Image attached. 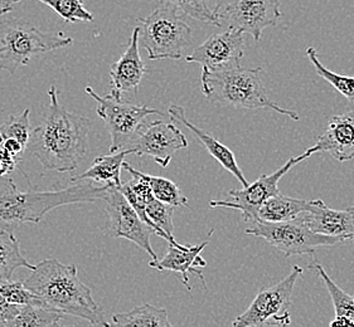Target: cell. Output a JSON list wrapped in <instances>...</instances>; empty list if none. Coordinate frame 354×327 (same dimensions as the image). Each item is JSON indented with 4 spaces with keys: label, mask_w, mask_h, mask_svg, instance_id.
I'll return each mask as SVG.
<instances>
[{
    "label": "cell",
    "mask_w": 354,
    "mask_h": 327,
    "mask_svg": "<svg viewBox=\"0 0 354 327\" xmlns=\"http://www.w3.org/2000/svg\"><path fill=\"white\" fill-rule=\"evenodd\" d=\"M48 96L47 112L32 128L24 157H35L46 170L73 172L87 152L91 121L67 111L59 103L55 86H50Z\"/></svg>",
    "instance_id": "obj_1"
},
{
    "label": "cell",
    "mask_w": 354,
    "mask_h": 327,
    "mask_svg": "<svg viewBox=\"0 0 354 327\" xmlns=\"http://www.w3.org/2000/svg\"><path fill=\"white\" fill-rule=\"evenodd\" d=\"M23 285L57 311L82 319L93 326H110L90 287L78 277L75 264L66 266L55 258L43 259L30 270Z\"/></svg>",
    "instance_id": "obj_2"
},
{
    "label": "cell",
    "mask_w": 354,
    "mask_h": 327,
    "mask_svg": "<svg viewBox=\"0 0 354 327\" xmlns=\"http://www.w3.org/2000/svg\"><path fill=\"white\" fill-rule=\"evenodd\" d=\"M107 185L100 186L93 180L78 181L61 190H38L30 186L21 192L13 179L0 177V229L15 230L24 223L38 224L53 209L104 199Z\"/></svg>",
    "instance_id": "obj_3"
},
{
    "label": "cell",
    "mask_w": 354,
    "mask_h": 327,
    "mask_svg": "<svg viewBox=\"0 0 354 327\" xmlns=\"http://www.w3.org/2000/svg\"><path fill=\"white\" fill-rule=\"evenodd\" d=\"M262 73L261 67L243 68L242 66L216 72L202 70V92L214 103L248 110H274L298 121V112L283 108L270 99L262 83Z\"/></svg>",
    "instance_id": "obj_4"
},
{
    "label": "cell",
    "mask_w": 354,
    "mask_h": 327,
    "mask_svg": "<svg viewBox=\"0 0 354 327\" xmlns=\"http://www.w3.org/2000/svg\"><path fill=\"white\" fill-rule=\"evenodd\" d=\"M73 38L59 33H46L29 21L7 18L0 21V70L15 75L37 54L71 47Z\"/></svg>",
    "instance_id": "obj_5"
},
{
    "label": "cell",
    "mask_w": 354,
    "mask_h": 327,
    "mask_svg": "<svg viewBox=\"0 0 354 327\" xmlns=\"http://www.w3.org/2000/svg\"><path fill=\"white\" fill-rule=\"evenodd\" d=\"M142 46L151 61L180 59L192 41V29L173 8L159 6L139 18Z\"/></svg>",
    "instance_id": "obj_6"
},
{
    "label": "cell",
    "mask_w": 354,
    "mask_h": 327,
    "mask_svg": "<svg viewBox=\"0 0 354 327\" xmlns=\"http://www.w3.org/2000/svg\"><path fill=\"white\" fill-rule=\"evenodd\" d=\"M246 235L263 238L286 258L304 255L314 256V250L317 248L332 247L344 242L339 237L317 235L298 219L280 223L251 221V226L246 229Z\"/></svg>",
    "instance_id": "obj_7"
},
{
    "label": "cell",
    "mask_w": 354,
    "mask_h": 327,
    "mask_svg": "<svg viewBox=\"0 0 354 327\" xmlns=\"http://www.w3.org/2000/svg\"><path fill=\"white\" fill-rule=\"evenodd\" d=\"M303 268L294 266L290 273L272 287L262 290L245 313L232 322L234 327H261L290 325L289 307L294 287L303 276Z\"/></svg>",
    "instance_id": "obj_8"
},
{
    "label": "cell",
    "mask_w": 354,
    "mask_h": 327,
    "mask_svg": "<svg viewBox=\"0 0 354 327\" xmlns=\"http://www.w3.org/2000/svg\"><path fill=\"white\" fill-rule=\"evenodd\" d=\"M85 92L97 103L96 114L105 122L111 139L110 152L127 149L138 131L142 128V122L148 116L163 115L159 110L145 105H134L115 100L110 95L100 96L90 86L86 87Z\"/></svg>",
    "instance_id": "obj_9"
},
{
    "label": "cell",
    "mask_w": 354,
    "mask_h": 327,
    "mask_svg": "<svg viewBox=\"0 0 354 327\" xmlns=\"http://www.w3.org/2000/svg\"><path fill=\"white\" fill-rule=\"evenodd\" d=\"M220 23L261 39L263 29L275 27L281 18L277 0H220L212 10Z\"/></svg>",
    "instance_id": "obj_10"
},
{
    "label": "cell",
    "mask_w": 354,
    "mask_h": 327,
    "mask_svg": "<svg viewBox=\"0 0 354 327\" xmlns=\"http://www.w3.org/2000/svg\"><path fill=\"white\" fill-rule=\"evenodd\" d=\"M102 200L105 203L107 217L106 235L113 238L128 239L147 252L151 257V261L158 259L150 242V237L154 233L153 229L140 219L118 186H107L106 194Z\"/></svg>",
    "instance_id": "obj_11"
},
{
    "label": "cell",
    "mask_w": 354,
    "mask_h": 327,
    "mask_svg": "<svg viewBox=\"0 0 354 327\" xmlns=\"http://www.w3.org/2000/svg\"><path fill=\"white\" fill-rule=\"evenodd\" d=\"M313 155L314 154L309 148L305 151L304 154L289 159L275 172L269 174V175L262 174L261 177L256 180L255 183L248 184V186H242V189H240V190H231L228 192V195H230L228 199L211 200L209 206L211 208L236 209V210L241 212L243 221L246 223L256 221L257 219V210L262 206V203L280 192L279 186H277L280 179L283 178V175L290 169H292L295 165L304 161Z\"/></svg>",
    "instance_id": "obj_12"
},
{
    "label": "cell",
    "mask_w": 354,
    "mask_h": 327,
    "mask_svg": "<svg viewBox=\"0 0 354 327\" xmlns=\"http://www.w3.org/2000/svg\"><path fill=\"white\" fill-rule=\"evenodd\" d=\"M187 148L188 140L174 123L154 121L148 128H140L125 150H129L130 155L151 157L165 169L176 152Z\"/></svg>",
    "instance_id": "obj_13"
},
{
    "label": "cell",
    "mask_w": 354,
    "mask_h": 327,
    "mask_svg": "<svg viewBox=\"0 0 354 327\" xmlns=\"http://www.w3.org/2000/svg\"><path fill=\"white\" fill-rule=\"evenodd\" d=\"M246 37L243 32L228 29L213 34L185 58L189 63H198L205 71L230 70L241 66L245 54Z\"/></svg>",
    "instance_id": "obj_14"
},
{
    "label": "cell",
    "mask_w": 354,
    "mask_h": 327,
    "mask_svg": "<svg viewBox=\"0 0 354 327\" xmlns=\"http://www.w3.org/2000/svg\"><path fill=\"white\" fill-rule=\"evenodd\" d=\"M140 27H135L129 39L128 48L110 67V96L115 100L130 102L138 96L139 86L147 73L139 52Z\"/></svg>",
    "instance_id": "obj_15"
},
{
    "label": "cell",
    "mask_w": 354,
    "mask_h": 327,
    "mask_svg": "<svg viewBox=\"0 0 354 327\" xmlns=\"http://www.w3.org/2000/svg\"><path fill=\"white\" fill-rule=\"evenodd\" d=\"M295 219L317 235L339 237L343 241L353 238L354 206L338 210L326 206L323 200H310Z\"/></svg>",
    "instance_id": "obj_16"
},
{
    "label": "cell",
    "mask_w": 354,
    "mask_h": 327,
    "mask_svg": "<svg viewBox=\"0 0 354 327\" xmlns=\"http://www.w3.org/2000/svg\"><path fill=\"white\" fill-rule=\"evenodd\" d=\"M208 241L197 244V246H182V244H169L167 253L162 259L150 261L151 268L158 270H171L180 275V279L188 291H191L189 275H194L202 281L205 287V277L202 268H205L207 262L201 257L203 249L208 246Z\"/></svg>",
    "instance_id": "obj_17"
},
{
    "label": "cell",
    "mask_w": 354,
    "mask_h": 327,
    "mask_svg": "<svg viewBox=\"0 0 354 327\" xmlns=\"http://www.w3.org/2000/svg\"><path fill=\"white\" fill-rule=\"evenodd\" d=\"M313 154L328 152L339 161L354 159V110L330 119L326 130L319 136Z\"/></svg>",
    "instance_id": "obj_18"
},
{
    "label": "cell",
    "mask_w": 354,
    "mask_h": 327,
    "mask_svg": "<svg viewBox=\"0 0 354 327\" xmlns=\"http://www.w3.org/2000/svg\"><path fill=\"white\" fill-rule=\"evenodd\" d=\"M170 120L177 122L179 125H183L185 128L191 131L194 137L198 140L199 143L205 146V150L211 154V157H214L218 163L230 171L234 178L237 179L242 186H248V179L245 178L241 168L239 166V164L236 161L234 154L231 150L227 148L226 145L221 143L218 140H216L211 134L205 132V130L196 126L194 123H192L187 116H185V110L182 106L178 105H171L168 110Z\"/></svg>",
    "instance_id": "obj_19"
},
{
    "label": "cell",
    "mask_w": 354,
    "mask_h": 327,
    "mask_svg": "<svg viewBox=\"0 0 354 327\" xmlns=\"http://www.w3.org/2000/svg\"><path fill=\"white\" fill-rule=\"evenodd\" d=\"M130 155L129 150H120L116 152H109L106 155H100L93 160L91 166L81 175L73 177L72 183L93 180L95 183H102L107 186H120L121 170L125 157Z\"/></svg>",
    "instance_id": "obj_20"
},
{
    "label": "cell",
    "mask_w": 354,
    "mask_h": 327,
    "mask_svg": "<svg viewBox=\"0 0 354 327\" xmlns=\"http://www.w3.org/2000/svg\"><path fill=\"white\" fill-rule=\"evenodd\" d=\"M308 204H309L308 200L291 198V197L281 195L279 192L262 203V206L257 210L256 221H269V223L292 221L306 209Z\"/></svg>",
    "instance_id": "obj_21"
},
{
    "label": "cell",
    "mask_w": 354,
    "mask_h": 327,
    "mask_svg": "<svg viewBox=\"0 0 354 327\" xmlns=\"http://www.w3.org/2000/svg\"><path fill=\"white\" fill-rule=\"evenodd\" d=\"M18 268L33 270L35 266L23 256L21 244L15 233L0 229V281L13 279V275Z\"/></svg>",
    "instance_id": "obj_22"
},
{
    "label": "cell",
    "mask_w": 354,
    "mask_h": 327,
    "mask_svg": "<svg viewBox=\"0 0 354 327\" xmlns=\"http://www.w3.org/2000/svg\"><path fill=\"white\" fill-rule=\"evenodd\" d=\"M110 326L170 327L168 311L150 304L135 307L125 313H115Z\"/></svg>",
    "instance_id": "obj_23"
},
{
    "label": "cell",
    "mask_w": 354,
    "mask_h": 327,
    "mask_svg": "<svg viewBox=\"0 0 354 327\" xmlns=\"http://www.w3.org/2000/svg\"><path fill=\"white\" fill-rule=\"evenodd\" d=\"M122 169L129 171L131 174V177H139L144 181H147V184L149 185L151 194L156 199L173 206H188L187 197L180 190V188L169 179L148 175L145 172L136 170L130 164L125 163V161L122 164Z\"/></svg>",
    "instance_id": "obj_24"
},
{
    "label": "cell",
    "mask_w": 354,
    "mask_h": 327,
    "mask_svg": "<svg viewBox=\"0 0 354 327\" xmlns=\"http://www.w3.org/2000/svg\"><path fill=\"white\" fill-rule=\"evenodd\" d=\"M64 316V313L47 305H26L21 306L19 313L9 327L59 326Z\"/></svg>",
    "instance_id": "obj_25"
},
{
    "label": "cell",
    "mask_w": 354,
    "mask_h": 327,
    "mask_svg": "<svg viewBox=\"0 0 354 327\" xmlns=\"http://www.w3.org/2000/svg\"><path fill=\"white\" fill-rule=\"evenodd\" d=\"M145 212L151 221L154 232L158 237H162L169 244L178 246L179 243L176 241L173 230H174V223H173V215H174V206L163 203L160 200L154 198L151 194L147 204H145Z\"/></svg>",
    "instance_id": "obj_26"
},
{
    "label": "cell",
    "mask_w": 354,
    "mask_h": 327,
    "mask_svg": "<svg viewBox=\"0 0 354 327\" xmlns=\"http://www.w3.org/2000/svg\"><path fill=\"white\" fill-rule=\"evenodd\" d=\"M309 268L310 270L314 268L317 270L319 277L322 278V281L324 282L326 290L330 295V299L333 301L335 316H343L354 322V296L343 291L339 286L337 285L333 279L328 276V273L323 268L322 264L314 262L313 264H309Z\"/></svg>",
    "instance_id": "obj_27"
},
{
    "label": "cell",
    "mask_w": 354,
    "mask_h": 327,
    "mask_svg": "<svg viewBox=\"0 0 354 327\" xmlns=\"http://www.w3.org/2000/svg\"><path fill=\"white\" fill-rule=\"evenodd\" d=\"M306 56L309 61L312 62L315 71L322 79H326L328 83L333 86L334 88L343 95L352 105H354V77L353 76H347V75H339L330 70H328L326 66L319 61L318 53L315 48L308 47L306 50Z\"/></svg>",
    "instance_id": "obj_28"
},
{
    "label": "cell",
    "mask_w": 354,
    "mask_h": 327,
    "mask_svg": "<svg viewBox=\"0 0 354 327\" xmlns=\"http://www.w3.org/2000/svg\"><path fill=\"white\" fill-rule=\"evenodd\" d=\"M159 6L173 8L180 14L188 15L196 21L220 27V23L207 6V0H158Z\"/></svg>",
    "instance_id": "obj_29"
},
{
    "label": "cell",
    "mask_w": 354,
    "mask_h": 327,
    "mask_svg": "<svg viewBox=\"0 0 354 327\" xmlns=\"http://www.w3.org/2000/svg\"><path fill=\"white\" fill-rule=\"evenodd\" d=\"M30 121H29V110L26 108L23 112L9 115L7 120L0 126V136L3 140L13 139L21 143L26 149L30 139Z\"/></svg>",
    "instance_id": "obj_30"
},
{
    "label": "cell",
    "mask_w": 354,
    "mask_h": 327,
    "mask_svg": "<svg viewBox=\"0 0 354 327\" xmlns=\"http://www.w3.org/2000/svg\"><path fill=\"white\" fill-rule=\"evenodd\" d=\"M53 9L67 23L93 21V13L85 8L84 0H38Z\"/></svg>",
    "instance_id": "obj_31"
},
{
    "label": "cell",
    "mask_w": 354,
    "mask_h": 327,
    "mask_svg": "<svg viewBox=\"0 0 354 327\" xmlns=\"http://www.w3.org/2000/svg\"><path fill=\"white\" fill-rule=\"evenodd\" d=\"M0 295L12 305H18V306L46 305L42 299L29 291L28 288H26L23 282L19 281H13V279L0 281Z\"/></svg>",
    "instance_id": "obj_32"
},
{
    "label": "cell",
    "mask_w": 354,
    "mask_h": 327,
    "mask_svg": "<svg viewBox=\"0 0 354 327\" xmlns=\"http://www.w3.org/2000/svg\"><path fill=\"white\" fill-rule=\"evenodd\" d=\"M19 308L21 306L9 304L7 302V299L0 295V324H1V326L9 327L10 322L15 320V316L19 313Z\"/></svg>",
    "instance_id": "obj_33"
},
{
    "label": "cell",
    "mask_w": 354,
    "mask_h": 327,
    "mask_svg": "<svg viewBox=\"0 0 354 327\" xmlns=\"http://www.w3.org/2000/svg\"><path fill=\"white\" fill-rule=\"evenodd\" d=\"M18 161L4 148L3 139L0 136V177L10 174L17 168Z\"/></svg>",
    "instance_id": "obj_34"
},
{
    "label": "cell",
    "mask_w": 354,
    "mask_h": 327,
    "mask_svg": "<svg viewBox=\"0 0 354 327\" xmlns=\"http://www.w3.org/2000/svg\"><path fill=\"white\" fill-rule=\"evenodd\" d=\"M19 1L21 0H0V17L12 13Z\"/></svg>",
    "instance_id": "obj_35"
},
{
    "label": "cell",
    "mask_w": 354,
    "mask_h": 327,
    "mask_svg": "<svg viewBox=\"0 0 354 327\" xmlns=\"http://www.w3.org/2000/svg\"><path fill=\"white\" fill-rule=\"evenodd\" d=\"M330 327H354L353 321L349 320L347 317L343 316H335L333 320L329 324Z\"/></svg>",
    "instance_id": "obj_36"
},
{
    "label": "cell",
    "mask_w": 354,
    "mask_h": 327,
    "mask_svg": "<svg viewBox=\"0 0 354 327\" xmlns=\"http://www.w3.org/2000/svg\"><path fill=\"white\" fill-rule=\"evenodd\" d=\"M353 238H354V235H353ZM353 238H352V239H353Z\"/></svg>",
    "instance_id": "obj_37"
},
{
    "label": "cell",
    "mask_w": 354,
    "mask_h": 327,
    "mask_svg": "<svg viewBox=\"0 0 354 327\" xmlns=\"http://www.w3.org/2000/svg\"><path fill=\"white\" fill-rule=\"evenodd\" d=\"M0 326H1V324H0Z\"/></svg>",
    "instance_id": "obj_38"
},
{
    "label": "cell",
    "mask_w": 354,
    "mask_h": 327,
    "mask_svg": "<svg viewBox=\"0 0 354 327\" xmlns=\"http://www.w3.org/2000/svg\"><path fill=\"white\" fill-rule=\"evenodd\" d=\"M353 241H354V238H353Z\"/></svg>",
    "instance_id": "obj_39"
}]
</instances>
